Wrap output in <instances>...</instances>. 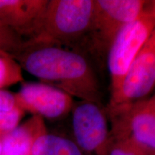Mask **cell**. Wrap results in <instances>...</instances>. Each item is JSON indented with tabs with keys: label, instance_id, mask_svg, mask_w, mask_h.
Masks as SVG:
<instances>
[{
	"label": "cell",
	"instance_id": "cell-1",
	"mask_svg": "<svg viewBox=\"0 0 155 155\" xmlns=\"http://www.w3.org/2000/svg\"><path fill=\"white\" fill-rule=\"evenodd\" d=\"M22 71L80 101L101 104L98 78L89 62L74 50L45 43L26 42L14 56Z\"/></svg>",
	"mask_w": 155,
	"mask_h": 155
},
{
	"label": "cell",
	"instance_id": "cell-2",
	"mask_svg": "<svg viewBox=\"0 0 155 155\" xmlns=\"http://www.w3.org/2000/svg\"><path fill=\"white\" fill-rule=\"evenodd\" d=\"M94 0H48L40 35L31 43L86 47Z\"/></svg>",
	"mask_w": 155,
	"mask_h": 155
},
{
	"label": "cell",
	"instance_id": "cell-3",
	"mask_svg": "<svg viewBox=\"0 0 155 155\" xmlns=\"http://www.w3.org/2000/svg\"><path fill=\"white\" fill-rule=\"evenodd\" d=\"M155 28V0L149 1L137 18L121 30L107 54L111 98L119 92L136 56Z\"/></svg>",
	"mask_w": 155,
	"mask_h": 155
},
{
	"label": "cell",
	"instance_id": "cell-4",
	"mask_svg": "<svg viewBox=\"0 0 155 155\" xmlns=\"http://www.w3.org/2000/svg\"><path fill=\"white\" fill-rule=\"evenodd\" d=\"M148 2L144 0H94L87 50L98 57H107L121 30L142 12Z\"/></svg>",
	"mask_w": 155,
	"mask_h": 155
},
{
	"label": "cell",
	"instance_id": "cell-5",
	"mask_svg": "<svg viewBox=\"0 0 155 155\" xmlns=\"http://www.w3.org/2000/svg\"><path fill=\"white\" fill-rule=\"evenodd\" d=\"M106 114L96 103L79 101L73 105L74 141L83 155H108L111 134Z\"/></svg>",
	"mask_w": 155,
	"mask_h": 155
},
{
	"label": "cell",
	"instance_id": "cell-6",
	"mask_svg": "<svg viewBox=\"0 0 155 155\" xmlns=\"http://www.w3.org/2000/svg\"><path fill=\"white\" fill-rule=\"evenodd\" d=\"M155 87V28L136 56L119 92L110 98L108 113L143 101Z\"/></svg>",
	"mask_w": 155,
	"mask_h": 155
},
{
	"label": "cell",
	"instance_id": "cell-7",
	"mask_svg": "<svg viewBox=\"0 0 155 155\" xmlns=\"http://www.w3.org/2000/svg\"><path fill=\"white\" fill-rule=\"evenodd\" d=\"M111 138L128 140L147 155H155V113L147 108L142 101L112 113Z\"/></svg>",
	"mask_w": 155,
	"mask_h": 155
},
{
	"label": "cell",
	"instance_id": "cell-8",
	"mask_svg": "<svg viewBox=\"0 0 155 155\" xmlns=\"http://www.w3.org/2000/svg\"><path fill=\"white\" fill-rule=\"evenodd\" d=\"M15 98L17 107L44 120L63 119L71 113L75 104L72 96L41 82L22 83Z\"/></svg>",
	"mask_w": 155,
	"mask_h": 155
},
{
	"label": "cell",
	"instance_id": "cell-9",
	"mask_svg": "<svg viewBox=\"0 0 155 155\" xmlns=\"http://www.w3.org/2000/svg\"><path fill=\"white\" fill-rule=\"evenodd\" d=\"M48 0H0V23L24 40L40 35Z\"/></svg>",
	"mask_w": 155,
	"mask_h": 155
},
{
	"label": "cell",
	"instance_id": "cell-10",
	"mask_svg": "<svg viewBox=\"0 0 155 155\" xmlns=\"http://www.w3.org/2000/svg\"><path fill=\"white\" fill-rule=\"evenodd\" d=\"M45 131L47 128L45 120L40 116H32L2 139L0 155H32L35 141Z\"/></svg>",
	"mask_w": 155,
	"mask_h": 155
},
{
	"label": "cell",
	"instance_id": "cell-11",
	"mask_svg": "<svg viewBox=\"0 0 155 155\" xmlns=\"http://www.w3.org/2000/svg\"><path fill=\"white\" fill-rule=\"evenodd\" d=\"M32 155H83L74 140L48 131L35 139Z\"/></svg>",
	"mask_w": 155,
	"mask_h": 155
},
{
	"label": "cell",
	"instance_id": "cell-12",
	"mask_svg": "<svg viewBox=\"0 0 155 155\" xmlns=\"http://www.w3.org/2000/svg\"><path fill=\"white\" fill-rule=\"evenodd\" d=\"M23 82L20 65L10 54L0 49V90Z\"/></svg>",
	"mask_w": 155,
	"mask_h": 155
},
{
	"label": "cell",
	"instance_id": "cell-13",
	"mask_svg": "<svg viewBox=\"0 0 155 155\" xmlns=\"http://www.w3.org/2000/svg\"><path fill=\"white\" fill-rule=\"evenodd\" d=\"M26 42L0 23V49L14 58L25 48Z\"/></svg>",
	"mask_w": 155,
	"mask_h": 155
},
{
	"label": "cell",
	"instance_id": "cell-14",
	"mask_svg": "<svg viewBox=\"0 0 155 155\" xmlns=\"http://www.w3.org/2000/svg\"><path fill=\"white\" fill-rule=\"evenodd\" d=\"M25 114L19 107L9 111H0V139H3L20 125Z\"/></svg>",
	"mask_w": 155,
	"mask_h": 155
},
{
	"label": "cell",
	"instance_id": "cell-15",
	"mask_svg": "<svg viewBox=\"0 0 155 155\" xmlns=\"http://www.w3.org/2000/svg\"><path fill=\"white\" fill-rule=\"evenodd\" d=\"M108 155H147L144 150L128 140H114L111 138Z\"/></svg>",
	"mask_w": 155,
	"mask_h": 155
},
{
	"label": "cell",
	"instance_id": "cell-16",
	"mask_svg": "<svg viewBox=\"0 0 155 155\" xmlns=\"http://www.w3.org/2000/svg\"><path fill=\"white\" fill-rule=\"evenodd\" d=\"M16 107L15 93L9 92L6 89L0 90V111H9Z\"/></svg>",
	"mask_w": 155,
	"mask_h": 155
},
{
	"label": "cell",
	"instance_id": "cell-17",
	"mask_svg": "<svg viewBox=\"0 0 155 155\" xmlns=\"http://www.w3.org/2000/svg\"><path fill=\"white\" fill-rule=\"evenodd\" d=\"M142 103L145 107L155 113V96H152L148 100H143Z\"/></svg>",
	"mask_w": 155,
	"mask_h": 155
},
{
	"label": "cell",
	"instance_id": "cell-18",
	"mask_svg": "<svg viewBox=\"0 0 155 155\" xmlns=\"http://www.w3.org/2000/svg\"><path fill=\"white\" fill-rule=\"evenodd\" d=\"M2 139H0V154H1L2 152Z\"/></svg>",
	"mask_w": 155,
	"mask_h": 155
}]
</instances>
